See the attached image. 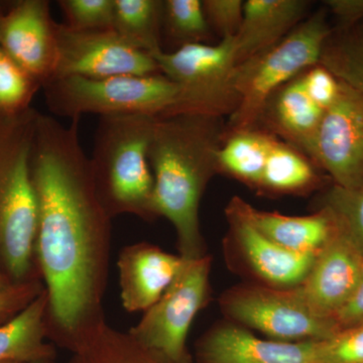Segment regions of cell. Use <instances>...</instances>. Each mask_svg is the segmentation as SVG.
<instances>
[{"label":"cell","mask_w":363,"mask_h":363,"mask_svg":"<svg viewBox=\"0 0 363 363\" xmlns=\"http://www.w3.org/2000/svg\"><path fill=\"white\" fill-rule=\"evenodd\" d=\"M80 119L39 113L30 152L38 202L35 259L47 296V338L74 353L106 322L112 218L93 184Z\"/></svg>","instance_id":"obj_1"},{"label":"cell","mask_w":363,"mask_h":363,"mask_svg":"<svg viewBox=\"0 0 363 363\" xmlns=\"http://www.w3.org/2000/svg\"><path fill=\"white\" fill-rule=\"evenodd\" d=\"M224 128L219 117L172 114L155 119L149 150L155 211L157 218L171 222L179 255L185 259L208 255L199 209L208 184L218 174Z\"/></svg>","instance_id":"obj_2"},{"label":"cell","mask_w":363,"mask_h":363,"mask_svg":"<svg viewBox=\"0 0 363 363\" xmlns=\"http://www.w3.org/2000/svg\"><path fill=\"white\" fill-rule=\"evenodd\" d=\"M40 112L0 119V272L13 284L42 281L37 259L38 202L30 152Z\"/></svg>","instance_id":"obj_3"},{"label":"cell","mask_w":363,"mask_h":363,"mask_svg":"<svg viewBox=\"0 0 363 363\" xmlns=\"http://www.w3.org/2000/svg\"><path fill=\"white\" fill-rule=\"evenodd\" d=\"M157 116L128 114L100 117L92 155L91 176L107 214L157 219L154 175L149 150Z\"/></svg>","instance_id":"obj_4"},{"label":"cell","mask_w":363,"mask_h":363,"mask_svg":"<svg viewBox=\"0 0 363 363\" xmlns=\"http://www.w3.org/2000/svg\"><path fill=\"white\" fill-rule=\"evenodd\" d=\"M332 30L326 11L320 9L269 51L236 66L233 83L240 104L229 117L223 135L257 128L274 93L319 64Z\"/></svg>","instance_id":"obj_5"},{"label":"cell","mask_w":363,"mask_h":363,"mask_svg":"<svg viewBox=\"0 0 363 363\" xmlns=\"http://www.w3.org/2000/svg\"><path fill=\"white\" fill-rule=\"evenodd\" d=\"M43 89L50 111L71 121L84 114L166 116L173 109L178 93L176 85L162 74L57 78Z\"/></svg>","instance_id":"obj_6"},{"label":"cell","mask_w":363,"mask_h":363,"mask_svg":"<svg viewBox=\"0 0 363 363\" xmlns=\"http://www.w3.org/2000/svg\"><path fill=\"white\" fill-rule=\"evenodd\" d=\"M162 75L176 85L172 114L219 117L233 116L240 97L234 88L236 67L234 37L216 45H183L175 51L152 55Z\"/></svg>","instance_id":"obj_7"},{"label":"cell","mask_w":363,"mask_h":363,"mask_svg":"<svg viewBox=\"0 0 363 363\" xmlns=\"http://www.w3.org/2000/svg\"><path fill=\"white\" fill-rule=\"evenodd\" d=\"M228 321L281 342H319L335 335L337 324L310 307L301 286L274 288L259 284H238L218 298Z\"/></svg>","instance_id":"obj_8"},{"label":"cell","mask_w":363,"mask_h":363,"mask_svg":"<svg viewBox=\"0 0 363 363\" xmlns=\"http://www.w3.org/2000/svg\"><path fill=\"white\" fill-rule=\"evenodd\" d=\"M211 267L209 255L185 259L168 290L128 331L166 363H193L189 331L198 313L209 304Z\"/></svg>","instance_id":"obj_9"},{"label":"cell","mask_w":363,"mask_h":363,"mask_svg":"<svg viewBox=\"0 0 363 363\" xmlns=\"http://www.w3.org/2000/svg\"><path fill=\"white\" fill-rule=\"evenodd\" d=\"M56 33L58 62L54 79L162 74L154 57L135 49L113 30H76L57 23Z\"/></svg>","instance_id":"obj_10"},{"label":"cell","mask_w":363,"mask_h":363,"mask_svg":"<svg viewBox=\"0 0 363 363\" xmlns=\"http://www.w3.org/2000/svg\"><path fill=\"white\" fill-rule=\"evenodd\" d=\"M335 104L325 111L310 160L346 190L363 188V97L340 82Z\"/></svg>","instance_id":"obj_11"},{"label":"cell","mask_w":363,"mask_h":363,"mask_svg":"<svg viewBox=\"0 0 363 363\" xmlns=\"http://www.w3.org/2000/svg\"><path fill=\"white\" fill-rule=\"evenodd\" d=\"M228 233L224 240L227 262L250 283L295 288L302 285L311 269L315 255L289 252L262 235L235 210L226 206Z\"/></svg>","instance_id":"obj_12"},{"label":"cell","mask_w":363,"mask_h":363,"mask_svg":"<svg viewBox=\"0 0 363 363\" xmlns=\"http://www.w3.org/2000/svg\"><path fill=\"white\" fill-rule=\"evenodd\" d=\"M56 26L47 0H23L2 14L0 48L42 88L54 79L56 72Z\"/></svg>","instance_id":"obj_13"},{"label":"cell","mask_w":363,"mask_h":363,"mask_svg":"<svg viewBox=\"0 0 363 363\" xmlns=\"http://www.w3.org/2000/svg\"><path fill=\"white\" fill-rule=\"evenodd\" d=\"M362 269V250L338 225L315 257L301 290L317 314L334 320L357 289Z\"/></svg>","instance_id":"obj_14"},{"label":"cell","mask_w":363,"mask_h":363,"mask_svg":"<svg viewBox=\"0 0 363 363\" xmlns=\"http://www.w3.org/2000/svg\"><path fill=\"white\" fill-rule=\"evenodd\" d=\"M315 343L260 338L223 320L196 341L193 363H314Z\"/></svg>","instance_id":"obj_15"},{"label":"cell","mask_w":363,"mask_h":363,"mask_svg":"<svg viewBox=\"0 0 363 363\" xmlns=\"http://www.w3.org/2000/svg\"><path fill=\"white\" fill-rule=\"evenodd\" d=\"M180 255L152 243L126 245L117 257L121 304L126 312H145L168 290L184 266Z\"/></svg>","instance_id":"obj_16"},{"label":"cell","mask_w":363,"mask_h":363,"mask_svg":"<svg viewBox=\"0 0 363 363\" xmlns=\"http://www.w3.org/2000/svg\"><path fill=\"white\" fill-rule=\"evenodd\" d=\"M228 206L235 210L262 235L289 252L318 255L337 230L333 214L327 208L305 216H289L279 212L262 211L234 196Z\"/></svg>","instance_id":"obj_17"},{"label":"cell","mask_w":363,"mask_h":363,"mask_svg":"<svg viewBox=\"0 0 363 363\" xmlns=\"http://www.w3.org/2000/svg\"><path fill=\"white\" fill-rule=\"evenodd\" d=\"M305 0H247L243 20L234 37L236 66L269 51L285 39L309 9Z\"/></svg>","instance_id":"obj_18"},{"label":"cell","mask_w":363,"mask_h":363,"mask_svg":"<svg viewBox=\"0 0 363 363\" xmlns=\"http://www.w3.org/2000/svg\"><path fill=\"white\" fill-rule=\"evenodd\" d=\"M324 113L308 96L300 74L269 98L259 126L277 138L281 136L310 159Z\"/></svg>","instance_id":"obj_19"},{"label":"cell","mask_w":363,"mask_h":363,"mask_svg":"<svg viewBox=\"0 0 363 363\" xmlns=\"http://www.w3.org/2000/svg\"><path fill=\"white\" fill-rule=\"evenodd\" d=\"M45 313L44 289L23 311L0 325V363H33L56 358V347L47 341Z\"/></svg>","instance_id":"obj_20"},{"label":"cell","mask_w":363,"mask_h":363,"mask_svg":"<svg viewBox=\"0 0 363 363\" xmlns=\"http://www.w3.org/2000/svg\"><path fill=\"white\" fill-rule=\"evenodd\" d=\"M277 136L262 128L223 135L217 173L225 174L259 192L264 167Z\"/></svg>","instance_id":"obj_21"},{"label":"cell","mask_w":363,"mask_h":363,"mask_svg":"<svg viewBox=\"0 0 363 363\" xmlns=\"http://www.w3.org/2000/svg\"><path fill=\"white\" fill-rule=\"evenodd\" d=\"M319 169L300 150L277 138L264 167L259 193L308 195L324 186Z\"/></svg>","instance_id":"obj_22"},{"label":"cell","mask_w":363,"mask_h":363,"mask_svg":"<svg viewBox=\"0 0 363 363\" xmlns=\"http://www.w3.org/2000/svg\"><path fill=\"white\" fill-rule=\"evenodd\" d=\"M164 0H114L112 30L150 56L162 51Z\"/></svg>","instance_id":"obj_23"},{"label":"cell","mask_w":363,"mask_h":363,"mask_svg":"<svg viewBox=\"0 0 363 363\" xmlns=\"http://www.w3.org/2000/svg\"><path fill=\"white\" fill-rule=\"evenodd\" d=\"M319 64L363 97V20L333 28Z\"/></svg>","instance_id":"obj_24"},{"label":"cell","mask_w":363,"mask_h":363,"mask_svg":"<svg viewBox=\"0 0 363 363\" xmlns=\"http://www.w3.org/2000/svg\"><path fill=\"white\" fill-rule=\"evenodd\" d=\"M65 363H166L128 332L105 323Z\"/></svg>","instance_id":"obj_25"},{"label":"cell","mask_w":363,"mask_h":363,"mask_svg":"<svg viewBox=\"0 0 363 363\" xmlns=\"http://www.w3.org/2000/svg\"><path fill=\"white\" fill-rule=\"evenodd\" d=\"M162 30L176 49L183 45L205 44L210 26L201 0H164Z\"/></svg>","instance_id":"obj_26"},{"label":"cell","mask_w":363,"mask_h":363,"mask_svg":"<svg viewBox=\"0 0 363 363\" xmlns=\"http://www.w3.org/2000/svg\"><path fill=\"white\" fill-rule=\"evenodd\" d=\"M42 85L0 48V119L18 116L30 107Z\"/></svg>","instance_id":"obj_27"},{"label":"cell","mask_w":363,"mask_h":363,"mask_svg":"<svg viewBox=\"0 0 363 363\" xmlns=\"http://www.w3.org/2000/svg\"><path fill=\"white\" fill-rule=\"evenodd\" d=\"M318 207L327 208L333 214L339 227L363 253V188L346 190L331 185Z\"/></svg>","instance_id":"obj_28"},{"label":"cell","mask_w":363,"mask_h":363,"mask_svg":"<svg viewBox=\"0 0 363 363\" xmlns=\"http://www.w3.org/2000/svg\"><path fill=\"white\" fill-rule=\"evenodd\" d=\"M58 6L73 30H112L114 0H59Z\"/></svg>","instance_id":"obj_29"},{"label":"cell","mask_w":363,"mask_h":363,"mask_svg":"<svg viewBox=\"0 0 363 363\" xmlns=\"http://www.w3.org/2000/svg\"><path fill=\"white\" fill-rule=\"evenodd\" d=\"M314 363H363V325L315 343Z\"/></svg>","instance_id":"obj_30"},{"label":"cell","mask_w":363,"mask_h":363,"mask_svg":"<svg viewBox=\"0 0 363 363\" xmlns=\"http://www.w3.org/2000/svg\"><path fill=\"white\" fill-rule=\"evenodd\" d=\"M205 16L210 28L221 39L238 35L243 20L245 2L241 0H203Z\"/></svg>","instance_id":"obj_31"},{"label":"cell","mask_w":363,"mask_h":363,"mask_svg":"<svg viewBox=\"0 0 363 363\" xmlns=\"http://www.w3.org/2000/svg\"><path fill=\"white\" fill-rule=\"evenodd\" d=\"M301 80L308 96L320 108L326 111L335 104L340 93V81L321 64L303 72Z\"/></svg>","instance_id":"obj_32"},{"label":"cell","mask_w":363,"mask_h":363,"mask_svg":"<svg viewBox=\"0 0 363 363\" xmlns=\"http://www.w3.org/2000/svg\"><path fill=\"white\" fill-rule=\"evenodd\" d=\"M42 281L13 284L0 291V325L13 319L44 291Z\"/></svg>","instance_id":"obj_33"},{"label":"cell","mask_w":363,"mask_h":363,"mask_svg":"<svg viewBox=\"0 0 363 363\" xmlns=\"http://www.w3.org/2000/svg\"><path fill=\"white\" fill-rule=\"evenodd\" d=\"M334 320L339 330L363 325V269L357 289Z\"/></svg>","instance_id":"obj_34"},{"label":"cell","mask_w":363,"mask_h":363,"mask_svg":"<svg viewBox=\"0 0 363 363\" xmlns=\"http://www.w3.org/2000/svg\"><path fill=\"white\" fill-rule=\"evenodd\" d=\"M325 4L337 18L339 28L363 20V0H329Z\"/></svg>","instance_id":"obj_35"},{"label":"cell","mask_w":363,"mask_h":363,"mask_svg":"<svg viewBox=\"0 0 363 363\" xmlns=\"http://www.w3.org/2000/svg\"><path fill=\"white\" fill-rule=\"evenodd\" d=\"M11 285H13V284L11 283V281H9V279H7L1 272H0V291L9 288V286H11Z\"/></svg>","instance_id":"obj_36"},{"label":"cell","mask_w":363,"mask_h":363,"mask_svg":"<svg viewBox=\"0 0 363 363\" xmlns=\"http://www.w3.org/2000/svg\"><path fill=\"white\" fill-rule=\"evenodd\" d=\"M33 363H57L56 358H54V359H45V360H40V362H33Z\"/></svg>","instance_id":"obj_37"},{"label":"cell","mask_w":363,"mask_h":363,"mask_svg":"<svg viewBox=\"0 0 363 363\" xmlns=\"http://www.w3.org/2000/svg\"><path fill=\"white\" fill-rule=\"evenodd\" d=\"M2 14H0V28H1Z\"/></svg>","instance_id":"obj_38"},{"label":"cell","mask_w":363,"mask_h":363,"mask_svg":"<svg viewBox=\"0 0 363 363\" xmlns=\"http://www.w3.org/2000/svg\"><path fill=\"white\" fill-rule=\"evenodd\" d=\"M4 363H18V362H4Z\"/></svg>","instance_id":"obj_39"}]
</instances>
